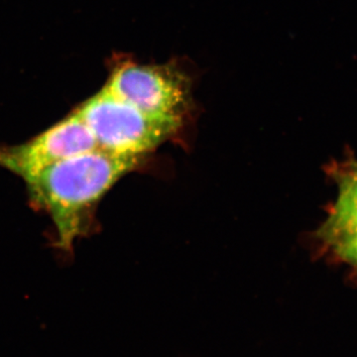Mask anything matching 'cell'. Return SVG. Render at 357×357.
<instances>
[{"mask_svg": "<svg viewBox=\"0 0 357 357\" xmlns=\"http://www.w3.org/2000/svg\"><path fill=\"white\" fill-rule=\"evenodd\" d=\"M357 230V180L347 176L340 181V195L330 218L319 230L326 241L344 232Z\"/></svg>", "mask_w": 357, "mask_h": 357, "instance_id": "obj_5", "label": "cell"}, {"mask_svg": "<svg viewBox=\"0 0 357 357\" xmlns=\"http://www.w3.org/2000/svg\"><path fill=\"white\" fill-rule=\"evenodd\" d=\"M96 147L109 153L139 158L174 135L183 123L157 119L110 93H96L76 110Z\"/></svg>", "mask_w": 357, "mask_h": 357, "instance_id": "obj_2", "label": "cell"}, {"mask_svg": "<svg viewBox=\"0 0 357 357\" xmlns=\"http://www.w3.org/2000/svg\"><path fill=\"white\" fill-rule=\"evenodd\" d=\"M98 149L95 138L77 112L15 146H0V167L25 183L59 162Z\"/></svg>", "mask_w": 357, "mask_h": 357, "instance_id": "obj_4", "label": "cell"}, {"mask_svg": "<svg viewBox=\"0 0 357 357\" xmlns=\"http://www.w3.org/2000/svg\"><path fill=\"white\" fill-rule=\"evenodd\" d=\"M326 243L332 244L340 257L357 265V230L338 234L326 241Z\"/></svg>", "mask_w": 357, "mask_h": 357, "instance_id": "obj_6", "label": "cell"}, {"mask_svg": "<svg viewBox=\"0 0 357 357\" xmlns=\"http://www.w3.org/2000/svg\"><path fill=\"white\" fill-rule=\"evenodd\" d=\"M139 160L91 150L54 164L26 183L32 201L53 220L58 246L72 249L88 230L98 202Z\"/></svg>", "mask_w": 357, "mask_h": 357, "instance_id": "obj_1", "label": "cell"}, {"mask_svg": "<svg viewBox=\"0 0 357 357\" xmlns=\"http://www.w3.org/2000/svg\"><path fill=\"white\" fill-rule=\"evenodd\" d=\"M105 89L144 114L180 123L191 107V79L176 64L121 63Z\"/></svg>", "mask_w": 357, "mask_h": 357, "instance_id": "obj_3", "label": "cell"}, {"mask_svg": "<svg viewBox=\"0 0 357 357\" xmlns=\"http://www.w3.org/2000/svg\"><path fill=\"white\" fill-rule=\"evenodd\" d=\"M352 177L356 178L357 180V167L356 168V171H354V173L351 174Z\"/></svg>", "mask_w": 357, "mask_h": 357, "instance_id": "obj_7", "label": "cell"}]
</instances>
